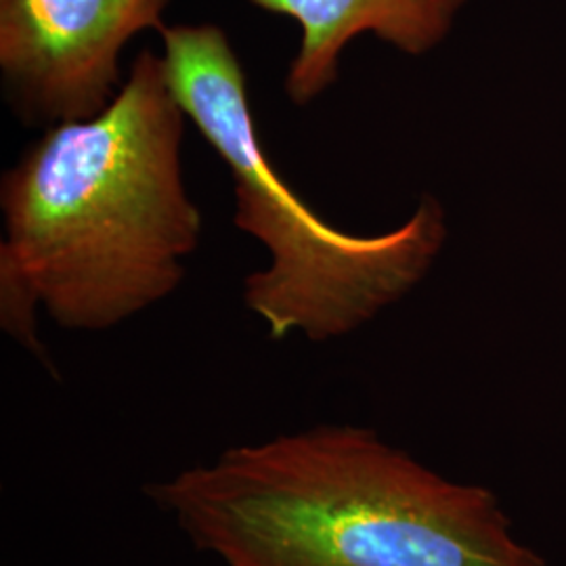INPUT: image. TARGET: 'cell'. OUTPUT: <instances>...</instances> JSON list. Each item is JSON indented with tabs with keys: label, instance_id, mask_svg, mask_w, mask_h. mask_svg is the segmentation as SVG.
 Wrapping results in <instances>:
<instances>
[{
	"label": "cell",
	"instance_id": "cell-4",
	"mask_svg": "<svg viewBox=\"0 0 566 566\" xmlns=\"http://www.w3.org/2000/svg\"><path fill=\"white\" fill-rule=\"evenodd\" d=\"M168 0H0V72L28 126L99 116L120 93V53L163 30Z\"/></svg>",
	"mask_w": 566,
	"mask_h": 566
},
{
	"label": "cell",
	"instance_id": "cell-5",
	"mask_svg": "<svg viewBox=\"0 0 566 566\" xmlns=\"http://www.w3.org/2000/svg\"><path fill=\"white\" fill-rule=\"evenodd\" d=\"M296 21L303 41L285 76L290 102L308 105L338 78L344 49L374 34L407 55H424L443 42L468 0H248Z\"/></svg>",
	"mask_w": 566,
	"mask_h": 566
},
{
	"label": "cell",
	"instance_id": "cell-3",
	"mask_svg": "<svg viewBox=\"0 0 566 566\" xmlns=\"http://www.w3.org/2000/svg\"><path fill=\"white\" fill-rule=\"evenodd\" d=\"M166 81L185 116L221 156L235 185V224L266 245L271 264L243 282V303L273 340L346 336L424 277L446 224L426 200L395 231L355 235L324 221L283 181L252 118L240 57L212 23L164 25Z\"/></svg>",
	"mask_w": 566,
	"mask_h": 566
},
{
	"label": "cell",
	"instance_id": "cell-1",
	"mask_svg": "<svg viewBox=\"0 0 566 566\" xmlns=\"http://www.w3.org/2000/svg\"><path fill=\"white\" fill-rule=\"evenodd\" d=\"M185 118L147 49L99 116L44 128L4 172L0 322L44 364L39 304L63 329L103 332L181 285L202 233L182 181Z\"/></svg>",
	"mask_w": 566,
	"mask_h": 566
},
{
	"label": "cell",
	"instance_id": "cell-2",
	"mask_svg": "<svg viewBox=\"0 0 566 566\" xmlns=\"http://www.w3.org/2000/svg\"><path fill=\"white\" fill-rule=\"evenodd\" d=\"M143 493L223 566H547L491 489L451 481L364 426L229 447Z\"/></svg>",
	"mask_w": 566,
	"mask_h": 566
}]
</instances>
